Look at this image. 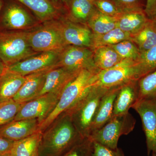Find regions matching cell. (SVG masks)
<instances>
[{
  "mask_svg": "<svg viewBox=\"0 0 156 156\" xmlns=\"http://www.w3.org/2000/svg\"><path fill=\"white\" fill-rule=\"evenodd\" d=\"M42 133L39 156H63L84 138L66 112L58 116Z\"/></svg>",
  "mask_w": 156,
  "mask_h": 156,
  "instance_id": "6da1fadb",
  "label": "cell"
},
{
  "mask_svg": "<svg viewBox=\"0 0 156 156\" xmlns=\"http://www.w3.org/2000/svg\"><path fill=\"white\" fill-rule=\"evenodd\" d=\"M98 73L82 70L62 91L56 107L49 116L40 123L39 131L44 132L58 116L73 107L95 84Z\"/></svg>",
  "mask_w": 156,
  "mask_h": 156,
  "instance_id": "7a4b0ae2",
  "label": "cell"
},
{
  "mask_svg": "<svg viewBox=\"0 0 156 156\" xmlns=\"http://www.w3.org/2000/svg\"><path fill=\"white\" fill-rule=\"evenodd\" d=\"M108 89L95 84L80 100L66 112L83 137L90 136L92 122L99 102Z\"/></svg>",
  "mask_w": 156,
  "mask_h": 156,
  "instance_id": "3957f363",
  "label": "cell"
},
{
  "mask_svg": "<svg viewBox=\"0 0 156 156\" xmlns=\"http://www.w3.org/2000/svg\"><path fill=\"white\" fill-rule=\"evenodd\" d=\"M28 32L0 30V59L7 67L39 53L30 45Z\"/></svg>",
  "mask_w": 156,
  "mask_h": 156,
  "instance_id": "277c9868",
  "label": "cell"
},
{
  "mask_svg": "<svg viewBox=\"0 0 156 156\" xmlns=\"http://www.w3.org/2000/svg\"><path fill=\"white\" fill-rule=\"evenodd\" d=\"M28 32V41L31 48L37 53L61 51L67 46L65 41L58 19L42 23Z\"/></svg>",
  "mask_w": 156,
  "mask_h": 156,
  "instance_id": "5b68a950",
  "label": "cell"
},
{
  "mask_svg": "<svg viewBox=\"0 0 156 156\" xmlns=\"http://www.w3.org/2000/svg\"><path fill=\"white\" fill-rule=\"evenodd\" d=\"M136 120L128 112L125 115L115 116L102 127L94 131L89 136L92 141L111 149L118 148L120 136L128 135L133 131Z\"/></svg>",
  "mask_w": 156,
  "mask_h": 156,
  "instance_id": "8992f818",
  "label": "cell"
},
{
  "mask_svg": "<svg viewBox=\"0 0 156 156\" xmlns=\"http://www.w3.org/2000/svg\"><path fill=\"white\" fill-rule=\"evenodd\" d=\"M141 78L136 62L123 59L112 67L98 73L95 84L110 89Z\"/></svg>",
  "mask_w": 156,
  "mask_h": 156,
  "instance_id": "52a82bcc",
  "label": "cell"
},
{
  "mask_svg": "<svg viewBox=\"0 0 156 156\" xmlns=\"http://www.w3.org/2000/svg\"><path fill=\"white\" fill-rule=\"evenodd\" d=\"M58 66L75 72L82 70L96 73L100 71L95 66L93 50L73 45H67L60 51Z\"/></svg>",
  "mask_w": 156,
  "mask_h": 156,
  "instance_id": "ba28073f",
  "label": "cell"
},
{
  "mask_svg": "<svg viewBox=\"0 0 156 156\" xmlns=\"http://www.w3.org/2000/svg\"><path fill=\"white\" fill-rule=\"evenodd\" d=\"M131 108L137 112L142 121L147 156H156V98L138 99Z\"/></svg>",
  "mask_w": 156,
  "mask_h": 156,
  "instance_id": "9c48e42d",
  "label": "cell"
},
{
  "mask_svg": "<svg viewBox=\"0 0 156 156\" xmlns=\"http://www.w3.org/2000/svg\"><path fill=\"white\" fill-rule=\"evenodd\" d=\"M59 96L55 93H48L23 104L13 121L37 119L40 124L53 112Z\"/></svg>",
  "mask_w": 156,
  "mask_h": 156,
  "instance_id": "30bf717a",
  "label": "cell"
},
{
  "mask_svg": "<svg viewBox=\"0 0 156 156\" xmlns=\"http://www.w3.org/2000/svg\"><path fill=\"white\" fill-rule=\"evenodd\" d=\"M60 51H48L38 53L9 66L8 69L27 76L57 67Z\"/></svg>",
  "mask_w": 156,
  "mask_h": 156,
  "instance_id": "8fae6325",
  "label": "cell"
},
{
  "mask_svg": "<svg viewBox=\"0 0 156 156\" xmlns=\"http://www.w3.org/2000/svg\"><path fill=\"white\" fill-rule=\"evenodd\" d=\"M7 30L29 31L42 23L36 20L26 9L16 3L9 4L5 9L2 20Z\"/></svg>",
  "mask_w": 156,
  "mask_h": 156,
  "instance_id": "7c38bea8",
  "label": "cell"
},
{
  "mask_svg": "<svg viewBox=\"0 0 156 156\" xmlns=\"http://www.w3.org/2000/svg\"><path fill=\"white\" fill-rule=\"evenodd\" d=\"M59 20L66 45L92 49L93 34L87 24L73 22L64 15L59 18Z\"/></svg>",
  "mask_w": 156,
  "mask_h": 156,
  "instance_id": "4fadbf2b",
  "label": "cell"
},
{
  "mask_svg": "<svg viewBox=\"0 0 156 156\" xmlns=\"http://www.w3.org/2000/svg\"><path fill=\"white\" fill-rule=\"evenodd\" d=\"M28 8L41 23L58 19L64 15L63 5L53 0H17Z\"/></svg>",
  "mask_w": 156,
  "mask_h": 156,
  "instance_id": "5bb4252c",
  "label": "cell"
},
{
  "mask_svg": "<svg viewBox=\"0 0 156 156\" xmlns=\"http://www.w3.org/2000/svg\"><path fill=\"white\" fill-rule=\"evenodd\" d=\"M80 72L59 66L51 69L47 73L44 85L36 98L49 93L60 95L65 87Z\"/></svg>",
  "mask_w": 156,
  "mask_h": 156,
  "instance_id": "9a60e30c",
  "label": "cell"
},
{
  "mask_svg": "<svg viewBox=\"0 0 156 156\" xmlns=\"http://www.w3.org/2000/svg\"><path fill=\"white\" fill-rule=\"evenodd\" d=\"M138 97V80L129 81L121 85L115 99L112 117L128 113Z\"/></svg>",
  "mask_w": 156,
  "mask_h": 156,
  "instance_id": "2e32d148",
  "label": "cell"
},
{
  "mask_svg": "<svg viewBox=\"0 0 156 156\" xmlns=\"http://www.w3.org/2000/svg\"><path fill=\"white\" fill-rule=\"evenodd\" d=\"M37 119L13 121L0 128V135L13 141L26 138L39 131Z\"/></svg>",
  "mask_w": 156,
  "mask_h": 156,
  "instance_id": "e0dca14e",
  "label": "cell"
},
{
  "mask_svg": "<svg viewBox=\"0 0 156 156\" xmlns=\"http://www.w3.org/2000/svg\"><path fill=\"white\" fill-rule=\"evenodd\" d=\"M50 69L26 76L25 82L13 100L18 103H24L36 98L44 87L47 73Z\"/></svg>",
  "mask_w": 156,
  "mask_h": 156,
  "instance_id": "ac0fdd59",
  "label": "cell"
},
{
  "mask_svg": "<svg viewBox=\"0 0 156 156\" xmlns=\"http://www.w3.org/2000/svg\"><path fill=\"white\" fill-rule=\"evenodd\" d=\"M120 87L110 88L101 98L92 122L90 134L102 128L111 119L115 99Z\"/></svg>",
  "mask_w": 156,
  "mask_h": 156,
  "instance_id": "d6986e66",
  "label": "cell"
},
{
  "mask_svg": "<svg viewBox=\"0 0 156 156\" xmlns=\"http://www.w3.org/2000/svg\"><path fill=\"white\" fill-rule=\"evenodd\" d=\"M64 16L71 21L87 24L96 8L93 0H66Z\"/></svg>",
  "mask_w": 156,
  "mask_h": 156,
  "instance_id": "ffe728a7",
  "label": "cell"
},
{
  "mask_svg": "<svg viewBox=\"0 0 156 156\" xmlns=\"http://www.w3.org/2000/svg\"><path fill=\"white\" fill-rule=\"evenodd\" d=\"M116 19L117 27L131 35L140 30L150 20L143 9L123 11Z\"/></svg>",
  "mask_w": 156,
  "mask_h": 156,
  "instance_id": "44dd1931",
  "label": "cell"
},
{
  "mask_svg": "<svg viewBox=\"0 0 156 156\" xmlns=\"http://www.w3.org/2000/svg\"><path fill=\"white\" fill-rule=\"evenodd\" d=\"M26 79V76L7 69L0 77V103L13 99Z\"/></svg>",
  "mask_w": 156,
  "mask_h": 156,
  "instance_id": "7402d4cb",
  "label": "cell"
},
{
  "mask_svg": "<svg viewBox=\"0 0 156 156\" xmlns=\"http://www.w3.org/2000/svg\"><path fill=\"white\" fill-rule=\"evenodd\" d=\"M42 134L39 131L26 138L14 141L10 156H39Z\"/></svg>",
  "mask_w": 156,
  "mask_h": 156,
  "instance_id": "603a6c76",
  "label": "cell"
},
{
  "mask_svg": "<svg viewBox=\"0 0 156 156\" xmlns=\"http://www.w3.org/2000/svg\"><path fill=\"white\" fill-rule=\"evenodd\" d=\"M131 40L144 53L156 46V27L150 20L140 30L131 35Z\"/></svg>",
  "mask_w": 156,
  "mask_h": 156,
  "instance_id": "cb8c5ba5",
  "label": "cell"
},
{
  "mask_svg": "<svg viewBox=\"0 0 156 156\" xmlns=\"http://www.w3.org/2000/svg\"><path fill=\"white\" fill-rule=\"evenodd\" d=\"M93 51L95 66L100 71L112 67L123 59L110 46L98 47Z\"/></svg>",
  "mask_w": 156,
  "mask_h": 156,
  "instance_id": "d4e9b609",
  "label": "cell"
},
{
  "mask_svg": "<svg viewBox=\"0 0 156 156\" xmlns=\"http://www.w3.org/2000/svg\"><path fill=\"white\" fill-rule=\"evenodd\" d=\"M87 24L94 34L100 35L117 27L116 18L108 16L98 11H94Z\"/></svg>",
  "mask_w": 156,
  "mask_h": 156,
  "instance_id": "484cf974",
  "label": "cell"
},
{
  "mask_svg": "<svg viewBox=\"0 0 156 156\" xmlns=\"http://www.w3.org/2000/svg\"><path fill=\"white\" fill-rule=\"evenodd\" d=\"M128 40H131V35L116 27L102 34H93L92 50L102 46H112Z\"/></svg>",
  "mask_w": 156,
  "mask_h": 156,
  "instance_id": "4316f807",
  "label": "cell"
},
{
  "mask_svg": "<svg viewBox=\"0 0 156 156\" xmlns=\"http://www.w3.org/2000/svg\"><path fill=\"white\" fill-rule=\"evenodd\" d=\"M138 99L156 98V69L138 80Z\"/></svg>",
  "mask_w": 156,
  "mask_h": 156,
  "instance_id": "83f0119b",
  "label": "cell"
},
{
  "mask_svg": "<svg viewBox=\"0 0 156 156\" xmlns=\"http://www.w3.org/2000/svg\"><path fill=\"white\" fill-rule=\"evenodd\" d=\"M136 62L141 78L156 70V46L140 53L139 58Z\"/></svg>",
  "mask_w": 156,
  "mask_h": 156,
  "instance_id": "f1b7e54d",
  "label": "cell"
},
{
  "mask_svg": "<svg viewBox=\"0 0 156 156\" xmlns=\"http://www.w3.org/2000/svg\"><path fill=\"white\" fill-rule=\"evenodd\" d=\"M23 104L13 99L0 103V128L14 120Z\"/></svg>",
  "mask_w": 156,
  "mask_h": 156,
  "instance_id": "f546056e",
  "label": "cell"
},
{
  "mask_svg": "<svg viewBox=\"0 0 156 156\" xmlns=\"http://www.w3.org/2000/svg\"><path fill=\"white\" fill-rule=\"evenodd\" d=\"M110 47L123 59H130L136 61L140 56L139 49L131 40L122 41Z\"/></svg>",
  "mask_w": 156,
  "mask_h": 156,
  "instance_id": "4dcf8cb0",
  "label": "cell"
},
{
  "mask_svg": "<svg viewBox=\"0 0 156 156\" xmlns=\"http://www.w3.org/2000/svg\"><path fill=\"white\" fill-rule=\"evenodd\" d=\"M92 148L91 138L84 137L63 156H91Z\"/></svg>",
  "mask_w": 156,
  "mask_h": 156,
  "instance_id": "1f68e13d",
  "label": "cell"
},
{
  "mask_svg": "<svg viewBox=\"0 0 156 156\" xmlns=\"http://www.w3.org/2000/svg\"><path fill=\"white\" fill-rule=\"evenodd\" d=\"M93 2L98 11L108 16L116 18L122 12L110 0H93Z\"/></svg>",
  "mask_w": 156,
  "mask_h": 156,
  "instance_id": "d6a6232c",
  "label": "cell"
},
{
  "mask_svg": "<svg viewBox=\"0 0 156 156\" xmlns=\"http://www.w3.org/2000/svg\"><path fill=\"white\" fill-rule=\"evenodd\" d=\"M91 156H125L122 149H111L93 141Z\"/></svg>",
  "mask_w": 156,
  "mask_h": 156,
  "instance_id": "836d02e7",
  "label": "cell"
},
{
  "mask_svg": "<svg viewBox=\"0 0 156 156\" xmlns=\"http://www.w3.org/2000/svg\"><path fill=\"white\" fill-rule=\"evenodd\" d=\"M120 11L123 12L143 9L141 0H110Z\"/></svg>",
  "mask_w": 156,
  "mask_h": 156,
  "instance_id": "e575fe53",
  "label": "cell"
},
{
  "mask_svg": "<svg viewBox=\"0 0 156 156\" xmlns=\"http://www.w3.org/2000/svg\"><path fill=\"white\" fill-rule=\"evenodd\" d=\"M14 141L0 135V156H10Z\"/></svg>",
  "mask_w": 156,
  "mask_h": 156,
  "instance_id": "d590c367",
  "label": "cell"
},
{
  "mask_svg": "<svg viewBox=\"0 0 156 156\" xmlns=\"http://www.w3.org/2000/svg\"><path fill=\"white\" fill-rule=\"evenodd\" d=\"M144 11L148 18L153 20L156 17V0H146Z\"/></svg>",
  "mask_w": 156,
  "mask_h": 156,
  "instance_id": "8d00e7d4",
  "label": "cell"
},
{
  "mask_svg": "<svg viewBox=\"0 0 156 156\" xmlns=\"http://www.w3.org/2000/svg\"><path fill=\"white\" fill-rule=\"evenodd\" d=\"M7 69H8V67L0 59V77L5 72Z\"/></svg>",
  "mask_w": 156,
  "mask_h": 156,
  "instance_id": "74e56055",
  "label": "cell"
},
{
  "mask_svg": "<svg viewBox=\"0 0 156 156\" xmlns=\"http://www.w3.org/2000/svg\"><path fill=\"white\" fill-rule=\"evenodd\" d=\"M53 1H55V2H56L60 3V4L63 5V3L65 2L66 0H53Z\"/></svg>",
  "mask_w": 156,
  "mask_h": 156,
  "instance_id": "f35d334b",
  "label": "cell"
},
{
  "mask_svg": "<svg viewBox=\"0 0 156 156\" xmlns=\"http://www.w3.org/2000/svg\"><path fill=\"white\" fill-rule=\"evenodd\" d=\"M3 5V2L2 0H0V11H1V9H2Z\"/></svg>",
  "mask_w": 156,
  "mask_h": 156,
  "instance_id": "ab89813d",
  "label": "cell"
},
{
  "mask_svg": "<svg viewBox=\"0 0 156 156\" xmlns=\"http://www.w3.org/2000/svg\"><path fill=\"white\" fill-rule=\"evenodd\" d=\"M152 21H153L154 24H155V26L156 27V17H155V18L152 20Z\"/></svg>",
  "mask_w": 156,
  "mask_h": 156,
  "instance_id": "60d3db41",
  "label": "cell"
},
{
  "mask_svg": "<svg viewBox=\"0 0 156 156\" xmlns=\"http://www.w3.org/2000/svg\"></svg>",
  "mask_w": 156,
  "mask_h": 156,
  "instance_id": "b9f144b4",
  "label": "cell"
}]
</instances>
